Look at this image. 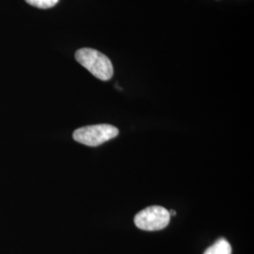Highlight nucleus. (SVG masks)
<instances>
[{"label":"nucleus","instance_id":"obj_5","mask_svg":"<svg viewBox=\"0 0 254 254\" xmlns=\"http://www.w3.org/2000/svg\"><path fill=\"white\" fill-rule=\"evenodd\" d=\"M27 4L39 9H50L56 6L60 0H25Z\"/></svg>","mask_w":254,"mask_h":254},{"label":"nucleus","instance_id":"obj_4","mask_svg":"<svg viewBox=\"0 0 254 254\" xmlns=\"http://www.w3.org/2000/svg\"><path fill=\"white\" fill-rule=\"evenodd\" d=\"M203 254H232V247L227 240L221 238L209 247Z\"/></svg>","mask_w":254,"mask_h":254},{"label":"nucleus","instance_id":"obj_1","mask_svg":"<svg viewBox=\"0 0 254 254\" xmlns=\"http://www.w3.org/2000/svg\"><path fill=\"white\" fill-rule=\"evenodd\" d=\"M75 60L90 73L103 81L113 76V65L109 58L92 48H81L75 52Z\"/></svg>","mask_w":254,"mask_h":254},{"label":"nucleus","instance_id":"obj_3","mask_svg":"<svg viewBox=\"0 0 254 254\" xmlns=\"http://www.w3.org/2000/svg\"><path fill=\"white\" fill-rule=\"evenodd\" d=\"M170 220L169 211L159 205H153L141 210L134 218L136 227L148 232L162 230L169 225Z\"/></svg>","mask_w":254,"mask_h":254},{"label":"nucleus","instance_id":"obj_2","mask_svg":"<svg viewBox=\"0 0 254 254\" xmlns=\"http://www.w3.org/2000/svg\"><path fill=\"white\" fill-rule=\"evenodd\" d=\"M119 129L110 125L80 127L73 132V139L86 146H99L118 136Z\"/></svg>","mask_w":254,"mask_h":254}]
</instances>
